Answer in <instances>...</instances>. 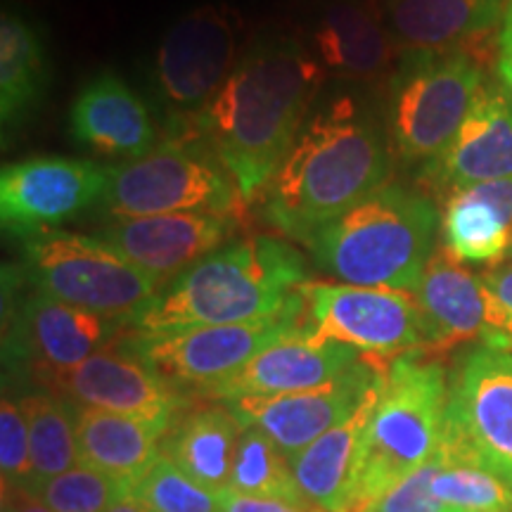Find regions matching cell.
<instances>
[{"label":"cell","mask_w":512,"mask_h":512,"mask_svg":"<svg viewBox=\"0 0 512 512\" xmlns=\"http://www.w3.org/2000/svg\"><path fill=\"white\" fill-rule=\"evenodd\" d=\"M304 304L280 316L235 325H207L169 335H128L126 349L176 387L195 392L214 387L238 373L252 358L278 342L280 337L304 328Z\"/></svg>","instance_id":"11"},{"label":"cell","mask_w":512,"mask_h":512,"mask_svg":"<svg viewBox=\"0 0 512 512\" xmlns=\"http://www.w3.org/2000/svg\"><path fill=\"white\" fill-rule=\"evenodd\" d=\"M19 406H22L29 427L31 465H34V479H31L29 491H34L48 479L81 463L79 444H76L74 406L60 396L43 392V389L24 394L19 399Z\"/></svg>","instance_id":"29"},{"label":"cell","mask_w":512,"mask_h":512,"mask_svg":"<svg viewBox=\"0 0 512 512\" xmlns=\"http://www.w3.org/2000/svg\"><path fill=\"white\" fill-rule=\"evenodd\" d=\"M475 41L441 53H408L389 102V138L406 162H430L451 143L484 86Z\"/></svg>","instance_id":"8"},{"label":"cell","mask_w":512,"mask_h":512,"mask_svg":"<svg viewBox=\"0 0 512 512\" xmlns=\"http://www.w3.org/2000/svg\"><path fill=\"white\" fill-rule=\"evenodd\" d=\"M512 178V98L501 83H484L444 150L422 169V181L448 197L479 183Z\"/></svg>","instance_id":"17"},{"label":"cell","mask_w":512,"mask_h":512,"mask_svg":"<svg viewBox=\"0 0 512 512\" xmlns=\"http://www.w3.org/2000/svg\"><path fill=\"white\" fill-rule=\"evenodd\" d=\"M392 363L363 356L361 363L323 387L280 396L226 401L245 427L268 434L287 456H297L332 427L342 425L366 401Z\"/></svg>","instance_id":"15"},{"label":"cell","mask_w":512,"mask_h":512,"mask_svg":"<svg viewBox=\"0 0 512 512\" xmlns=\"http://www.w3.org/2000/svg\"><path fill=\"white\" fill-rule=\"evenodd\" d=\"M228 491L271 501L309 503L294 479L290 456L256 427H245L242 432Z\"/></svg>","instance_id":"30"},{"label":"cell","mask_w":512,"mask_h":512,"mask_svg":"<svg viewBox=\"0 0 512 512\" xmlns=\"http://www.w3.org/2000/svg\"><path fill=\"white\" fill-rule=\"evenodd\" d=\"M311 41L328 72L354 81L380 79L401 50L380 0H332L320 12Z\"/></svg>","instance_id":"21"},{"label":"cell","mask_w":512,"mask_h":512,"mask_svg":"<svg viewBox=\"0 0 512 512\" xmlns=\"http://www.w3.org/2000/svg\"><path fill=\"white\" fill-rule=\"evenodd\" d=\"M306 259L273 235L228 242L128 320L133 335L157 337L207 325L252 323L304 304Z\"/></svg>","instance_id":"3"},{"label":"cell","mask_w":512,"mask_h":512,"mask_svg":"<svg viewBox=\"0 0 512 512\" xmlns=\"http://www.w3.org/2000/svg\"><path fill=\"white\" fill-rule=\"evenodd\" d=\"M48 86L43 34L27 15L5 8L0 15V121L15 128L41 105Z\"/></svg>","instance_id":"28"},{"label":"cell","mask_w":512,"mask_h":512,"mask_svg":"<svg viewBox=\"0 0 512 512\" xmlns=\"http://www.w3.org/2000/svg\"><path fill=\"white\" fill-rule=\"evenodd\" d=\"M439 460L432 494L441 505L460 512H512V484L484 467Z\"/></svg>","instance_id":"31"},{"label":"cell","mask_w":512,"mask_h":512,"mask_svg":"<svg viewBox=\"0 0 512 512\" xmlns=\"http://www.w3.org/2000/svg\"><path fill=\"white\" fill-rule=\"evenodd\" d=\"M110 512H150V510H147L140 501H136L131 494H126L124 498H119V501L112 505Z\"/></svg>","instance_id":"40"},{"label":"cell","mask_w":512,"mask_h":512,"mask_svg":"<svg viewBox=\"0 0 512 512\" xmlns=\"http://www.w3.org/2000/svg\"><path fill=\"white\" fill-rule=\"evenodd\" d=\"M223 512H323L311 503H287V501H271V498H254L223 491L221 496Z\"/></svg>","instance_id":"36"},{"label":"cell","mask_w":512,"mask_h":512,"mask_svg":"<svg viewBox=\"0 0 512 512\" xmlns=\"http://www.w3.org/2000/svg\"><path fill=\"white\" fill-rule=\"evenodd\" d=\"M389 171L382 128L351 95L306 121L264 192V216L287 238L306 242L382 188Z\"/></svg>","instance_id":"2"},{"label":"cell","mask_w":512,"mask_h":512,"mask_svg":"<svg viewBox=\"0 0 512 512\" xmlns=\"http://www.w3.org/2000/svg\"><path fill=\"white\" fill-rule=\"evenodd\" d=\"M240 219V211H183L114 221L95 238L117 249L159 285H169L188 268L200 264L204 256L226 247L240 228Z\"/></svg>","instance_id":"16"},{"label":"cell","mask_w":512,"mask_h":512,"mask_svg":"<svg viewBox=\"0 0 512 512\" xmlns=\"http://www.w3.org/2000/svg\"><path fill=\"white\" fill-rule=\"evenodd\" d=\"M117 339L95 351L79 366L34 373L43 392L60 396L76 408H98L171 425L185 408L188 396L162 380L133 351L117 349Z\"/></svg>","instance_id":"13"},{"label":"cell","mask_w":512,"mask_h":512,"mask_svg":"<svg viewBox=\"0 0 512 512\" xmlns=\"http://www.w3.org/2000/svg\"><path fill=\"white\" fill-rule=\"evenodd\" d=\"M242 432L245 425L228 403L185 408L166 432L162 456L197 484L223 494L230 486Z\"/></svg>","instance_id":"26"},{"label":"cell","mask_w":512,"mask_h":512,"mask_svg":"<svg viewBox=\"0 0 512 512\" xmlns=\"http://www.w3.org/2000/svg\"><path fill=\"white\" fill-rule=\"evenodd\" d=\"M503 0H384V17L406 53H441L489 34Z\"/></svg>","instance_id":"27"},{"label":"cell","mask_w":512,"mask_h":512,"mask_svg":"<svg viewBox=\"0 0 512 512\" xmlns=\"http://www.w3.org/2000/svg\"><path fill=\"white\" fill-rule=\"evenodd\" d=\"M444 512H460V510H451V508H446Z\"/></svg>","instance_id":"42"},{"label":"cell","mask_w":512,"mask_h":512,"mask_svg":"<svg viewBox=\"0 0 512 512\" xmlns=\"http://www.w3.org/2000/svg\"><path fill=\"white\" fill-rule=\"evenodd\" d=\"M505 19H512V0H510V5H508V10H505Z\"/></svg>","instance_id":"41"},{"label":"cell","mask_w":512,"mask_h":512,"mask_svg":"<svg viewBox=\"0 0 512 512\" xmlns=\"http://www.w3.org/2000/svg\"><path fill=\"white\" fill-rule=\"evenodd\" d=\"M439 460L420 467L411 477L387 491L380 501L370 505L366 512H444L446 505H441L432 494V477L437 472Z\"/></svg>","instance_id":"35"},{"label":"cell","mask_w":512,"mask_h":512,"mask_svg":"<svg viewBox=\"0 0 512 512\" xmlns=\"http://www.w3.org/2000/svg\"><path fill=\"white\" fill-rule=\"evenodd\" d=\"M422 320L425 349L422 356H437L482 339L486 335V285L444 245L434 249L420 283L415 287Z\"/></svg>","instance_id":"20"},{"label":"cell","mask_w":512,"mask_h":512,"mask_svg":"<svg viewBox=\"0 0 512 512\" xmlns=\"http://www.w3.org/2000/svg\"><path fill=\"white\" fill-rule=\"evenodd\" d=\"M510 256H512V254H510Z\"/></svg>","instance_id":"43"},{"label":"cell","mask_w":512,"mask_h":512,"mask_svg":"<svg viewBox=\"0 0 512 512\" xmlns=\"http://www.w3.org/2000/svg\"><path fill=\"white\" fill-rule=\"evenodd\" d=\"M76 444L83 465L117 479L131 489L162 458V444L171 425L98 408H76Z\"/></svg>","instance_id":"24"},{"label":"cell","mask_w":512,"mask_h":512,"mask_svg":"<svg viewBox=\"0 0 512 512\" xmlns=\"http://www.w3.org/2000/svg\"><path fill=\"white\" fill-rule=\"evenodd\" d=\"M325 67L290 36H268L240 57L195 128L238 183L242 200L264 195L306 121Z\"/></svg>","instance_id":"1"},{"label":"cell","mask_w":512,"mask_h":512,"mask_svg":"<svg viewBox=\"0 0 512 512\" xmlns=\"http://www.w3.org/2000/svg\"><path fill=\"white\" fill-rule=\"evenodd\" d=\"M437 209L418 190L384 183L304 242L320 271L342 285L415 292L434 254Z\"/></svg>","instance_id":"4"},{"label":"cell","mask_w":512,"mask_h":512,"mask_svg":"<svg viewBox=\"0 0 512 512\" xmlns=\"http://www.w3.org/2000/svg\"><path fill=\"white\" fill-rule=\"evenodd\" d=\"M387 375V373H384ZM384 375L370 389L366 401L342 425L332 427L323 437L290 458L299 491L311 505L323 512H351L363 441L380 399Z\"/></svg>","instance_id":"23"},{"label":"cell","mask_w":512,"mask_h":512,"mask_svg":"<svg viewBox=\"0 0 512 512\" xmlns=\"http://www.w3.org/2000/svg\"><path fill=\"white\" fill-rule=\"evenodd\" d=\"M437 456L484 467L512 484V351L477 347L460 358L448 382Z\"/></svg>","instance_id":"9"},{"label":"cell","mask_w":512,"mask_h":512,"mask_svg":"<svg viewBox=\"0 0 512 512\" xmlns=\"http://www.w3.org/2000/svg\"><path fill=\"white\" fill-rule=\"evenodd\" d=\"M0 472L3 489H31L34 465H31L29 427L19 399L3 394L0 401Z\"/></svg>","instance_id":"34"},{"label":"cell","mask_w":512,"mask_h":512,"mask_svg":"<svg viewBox=\"0 0 512 512\" xmlns=\"http://www.w3.org/2000/svg\"><path fill=\"white\" fill-rule=\"evenodd\" d=\"M356 349L337 342H318L306 328L280 337L259 351L247 366L197 396L209 401H235L249 396H280L323 387L361 363Z\"/></svg>","instance_id":"19"},{"label":"cell","mask_w":512,"mask_h":512,"mask_svg":"<svg viewBox=\"0 0 512 512\" xmlns=\"http://www.w3.org/2000/svg\"><path fill=\"white\" fill-rule=\"evenodd\" d=\"M34 494L53 512H110L112 505L128 494V489L95 467L79 463L43 482L34 489Z\"/></svg>","instance_id":"33"},{"label":"cell","mask_w":512,"mask_h":512,"mask_svg":"<svg viewBox=\"0 0 512 512\" xmlns=\"http://www.w3.org/2000/svg\"><path fill=\"white\" fill-rule=\"evenodd\" d=\"M242 17L228 5H200L166 31L157 48L159 93L181 121H195L238 67Z\"/></svg>","instance_id":"12"},{"label":"cell","mask_w":512,"mask_h":512,"mask_svg":"<svg viewBox=\"0 0 512 512\" xmlns=\"http://www.w3.org/2000/svg\"><path fill=\"white\" fill-rule=\"evenodd\" d=\"M498 79H501V86L512 98V57L498 55Z\"/></svg>","instance_id":"39"},{"label":"cell","mask_w":512,"mask_h":512,"mask_svg":"<svg viewBox=\"0 0 512 512\" xmlns=\"http://www.w3.org/2000/svg\"><path fill=\"white\" fill-rule=\"evenodd\" d=\"M238 183L209 145L171 140L126 164L107 169L100 209L114 221L183 211H240Z\"/></svg>","instance_id":"6"},{"label":"cell","mask_w":512,"mask_h":512,"mask_svg":"<svg viewBox=\"0 0 512 512\" xmlns=\"http://www.w3.org/2000/svg\"><path fill=\"white\" fill-rule=\"evenodd\" d=\"M448 377L439 363L406 356L382 380L358 467L354 508L370 505L437 458L446 427Z\"/></svg>","instance_id":"5"},{"label":"cell","mask_w":512,"mask_h":512,"mask_svg":"<svg viewBox=\"0 0 512 512\" xmlns=\"http://www.w3.org/2000/svg\"><path fill=\"white\" fill-rule=\"evenodd\" d=\"M150 512H223L221 496L197 484L162 456L128 489Z\"/></svg>","instance_id":"32"},{"label":"cell","mask_w":512,"mask_h":512,"mask_svg":"<svg viewBox=\"0 0 512 512\" xmlns=\"http://www.w3.org/2000/svg\"><path fill=\"white\" fill-rule=\"evenodd\" d=\"M121 320L64 304L43 292L22 294L10 318L12 351L27 361L29 373L79 366L117 339Z\"/></svg>","instance_id":"18"},{"label":"cell","mask_w":512,"mask_h":512,"mask_svg":"<svg viewBox=\"0 0 512 512\" xmlns=\"http://www.w3.org/2000/svg\"><path fill=\"white\" fill-rule=\"evenodd\" d=\"M24 278L48 297L121 323L162 287L95 235L57 228L24 240Z\"/></svg>","instance_id":"7"},{"label":"cell","mask_w":512,"mask_h":512,"mask_svg":"<svg viewBox=\"0 0 512 512\" xmlns=\"http://www.w3.org/2000/svg\"><path fill=\"white\" fill-rule=\"evenodd\" d=\"M482 280L491 292L496 294L501 302L512 311V261H503L491 268V271L482 273Z\"/></svg>","instance_id":"37"},{"label":"cell","mask_w":512,"mask_h":512,"mask_svg":"<svg viewBox=\"0 0 512 512\" xmlns=\"http://www.w3.org/2000/svg\"><path fill=\"white\" fill-rule=\"evenodd\" d=\"M3 512H53L29 489H3Z\"/></svg>","instance_id":"38"},{"label":"cell","mask_w":512,"mask_h":512,"mask_svg":"<svg viewBox=\"0 0 512 512\" xmlns=\"http://www.w3.org/2000/svg\"><path fill=\"white\" fill-rule=\"evenodd\" d=\"M441 245L463 264H501L512 254V178L446 197Z\"/></svg>","instance_id":"25"},{"label":"cell","mask_w":512,"mask_h":512,"mask_svg":"<svg viewBox=\"0 0 512 512\" xmlns=\"http://www.w3.org/2000/svg\"><path fill=\"white\" fill-rule=\"evenodd\" d=\"M304 328L318 342H337L361 356L394 363L422 356L425 320L413 292L387 287L306 283Z\"/></svg>","instance_id":"10"},{"label":"cell","mask_w":512,"mask_h":512,"mask_svg":"<svg viewBox=\"0 0 512 512\" xmlns=\"http://www.w3.org/2000/svg\"><path fill=\"white\" fill-rule=\"evenodd\" d=\"M105 185L107 166L91 159H22L0 174V221L8 233L27 240L100 204Z\"/></svg>","instance_id":"14"},{"label":"cell","mask_w":512,"mask_h":512,"mask_svg":"<svg viewBox=\"0 0 512 512\" xmlns=\"http://www.w3.org/2000/svg\"><path fill=\"white\" fill-rule=\"evenodd\" d=\"M69 133L110 157L138 159L157 147L150 110L114 72H102L81 88L69 110Z\"/></svg>","instance_id":"22"}]
</instances>
